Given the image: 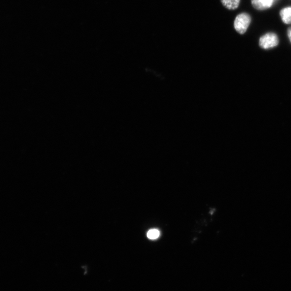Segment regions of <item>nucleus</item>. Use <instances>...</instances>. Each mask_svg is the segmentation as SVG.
Returning a JSON list of instances; mask_svg holds the SVG:
<instances>
[{"label": "nucleus", "instance_id": "f257e3e1", "mask_svg": "<svg viewBox=\"0 0 291 291\" xmlns=\"http://www.w3.org/2000/svg\"><path fill=\"white\" fill-rule=\"evenodd\" d=\"M259 46L264 50H270L277 47L279 44V36L274 32H267L260 36Z\"/></svg>", "mask_w": 291, "mask_h": 291}, {"label": "nucleus", "instance_id": "f03ea898", "mask_svg": "<svg viewBox=\"0 0 291 291\" xmlns=\"http://www.w3.org/2000/svg\"><path fill=\"white\" fill-rule=\"evenodd\" d=\"M252 21L250 15L247 13H242L238 14L234 21V26L236 31L243 35L247 32Z\"/></svg>", "mask_w": 291, "mask_h": 291}, {"label": "nucleus", "instance_id": "7ed1b4c3", "mask_svg": "<svg viewBox=\"0 0 291 291\" xmlns=\"http://www.w3.org/2000/svg\"><path fill=\"white\" fill-rule=\"evenodd\" d=\"M275 0H251L252 7L258 11L270 9L273 6Z\"/></svg>", "mask_w": 291, "mask_h": 291}, {"label": "nucleus", "instance_id": "20e7f679", "mask_svg": "<svg viewBox=\"0 0 291 291\" xmlns=\"http://www.w3.org/2000/svg\"><path fill=\"white\" fill-rule=\"evenodd\" d=\"M279 16L283 24L291 25V6L283 7L279 12Z\"/></svg>", "mask_w": 291, "mask_h": 291}, {"label": "nucleus", "instance_id": "39448f33", "mask_svg": "<svg viewBox=\"0 0 291 291\" xmlns=\"http://www.w3.org/2000/svg\"><path fill=\"white\" fill-rule=\"evenodd\" d=\"M222 5L229 10H236L241 3V0H221Z\"/></svg>", "mask_w": 291, "mask_h": 291}, {"label": "nucleus", "instance_id": "423d86ee", "mask_svg": "<svg viewBox=\"0 0 291 291\" xmlns=\"http://www.w3.org/2000/svg\"><path fill=\"white\" fill-rule=\"evenodd\" d=\"M160 231L157 229H151L148 231L147 236L150 240H154L159 237Z\"/></svg>", "mask_w": 291, "mask_h": 291}, {"label": "nucleus", "instance_id": "0eeeda50", "mask_svg": "<svg viewBox=\"0 0 291 291\" xmlns=\"http://www.w3.org/2000/svg\"><path fill=\"white\" fill-rule=\"evenodd\" d=\"M287 35L289 42L291 44V26H290L287 31Z\"/></svg>", "mask_w": 291, "mask_h": 291}]
</instances>
